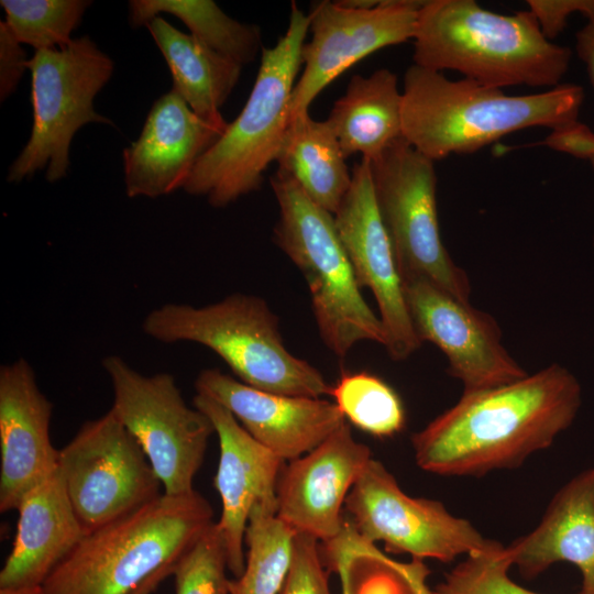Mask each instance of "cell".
I'll use <instances>...</instances> for the list:
<instances>
[{
    "label": "cell",
    "mask_w": 594,
    "mask_h": 594,
    "mask_svg": "<svg viewBox=\"0 0 594 594\" xmlns=\"http://www.w3.org/2000/svg\"><path fill=\"white\" fill-rule=\"evenodd\" d=\"M582 387L552 363L509 384L462 393L411 436L416 464L440 476L481 477L521 466L575 420Z\"/></svg>",
    "instance_id": "obj_1"
},
{
    "label": "cell",
    "mask_w": 594,
    "mask_h": 594,
    "mask_svg": "<svg viewBox=\"0 0 594 594\" xmlns=\"http://www.w3.org/2000/svg\"><path fill=\"white\" fill-rule=\"evenodd\" d=\"M402 125L405 140L431 161L471 154L528 128L558 130L578 121L583 88L559 85L548 91L509 96L499 88L413 64L404 76Z\"/></svg>",
    "instance_id": "obj_2"
},
{
    "label": "cell",
    "mask_w": 594,
    "mask_h": 594,
    "mask_svg": "<svg viewBox=\"0 0 594 594\" xmlns=\"http://www.w3.org/2000/svg\"><path fill=\"white\" fill-rule=\"evenodd\" d=\"M415 65L481 85L557 87L572 52L549 41L532 13L501 14L473 0H428L414 35Z\"/></svg>",
    "instance_id": "obj_3"
},
{
    "label": "cell",
    "mask_w": 594,
    "mask_h": 594,
    "mask_svg": "<svg viewBox=\"0 0 594 594\" xmlns=\"http://www.w3.org/2000/svg\"><path fill=\"white\" fill-rule=\"evenodd\" d=\"M197 491L162 494L152 503L86 534L42 584V594H128L175 564L212 525Z\"/></svg>",
    "instance_id": "obj_4"
},
{
    "label": "cell",
    "mask_w": 594,
    "mask_h": 594,
    "mask_svg": "<svg viewBox=\"0 0 594 594\" xmlns=\"http://www.w3.org/2000/svg\"><path fill=\"white\" fill-rule=\"evenodd\" d=\"M309 16L293 2L288 26L273 47H263L245 106L223 134L197 161L183 190L224 208L258 190L276 162L289 123V105L302 66Z\"/></svg>",
    "instance_id": "obj_5"
},
{
    "label": "cell",
    "mask_w": 594,
    "mask_h": 594,
    "mask_svg": "<svg viewBox=\"0 0 594 594\" xmlns=\"http://www.w3.org/2000/svg\"><path fill=\"white\" fill-rule=\"evenodd\" d=\"M163 343L195 342L218 354L240 382L260 391L301 397L330 395L331 385L306 360L284 344L278 318L264 299L231 294L202 307L165 304L142 323Z\"/></svg>",
    "instance_id": "obj_6"
},
{
    "label": "cell",
    "mask_w": 594,
    "mask_h": 594,
    "mask_svg": "<svg viewBox=\"0 0 594 594\" xmlns=\"http://www.w3.org/2000/svg\"><path fill=\"white\" fill-rule=\"evenodd\" d=\"M271 185L279 208L274 241L308 284L322 342L340 359L361 341L385 345L383 323L361 294L334 216L279 169Z\"/></svg>",
    "instance_id": "obj_7"
},
{
    "label": "cell",
    "mask_w": 594,
    "mask_h": 594,
    "mask_svg": "<svg viewBox=\"0 0 594 594\" xmlns=\"http://www.w3.org/2000/svg\"><path fill=\"white\" fill-rule=\"evenodd\" d=\"M31 72L33 125L29 141L9 167L7 180L20 183L45 169L55 183L66 177L69 147L76 132L88 123L112 124L95 110L97 94L110 80L114 64L84 35L61 48L35 51Z\"/></svg>",
    "instance_id": "obj_8"
},
{
    "label": "cell",
    "mask_w": 594,
    "mask_h": 594,
    "mask_svg": "<svg viewBox=\"0 0 594 594\" xmlns=\"http://www.w3.org/2000/svg\"><path fill=\"white\" fill-rule=\"evenodd\" d=\"M433 163L405 138L370 160L377 208L403 282L426 279L469 301V276L441 240Z\"/></svg>",
    "instance_id": "obj_9"
},
{
    "label": "cell",
    "mask_w": 594,
    "mask_h": 594,
    "mask_svg": "<svg viewBox=\"0 0 594 594\" xmlns=\"http://www.w3.org/2000/svg\"><path fill=\"white\" fill-rule=\"evenodd\" d=\"M102 366L113 391L111 408L141 446L163 494L194 492V477L215 432L210 419L187 406L169 373L144 375L119 355L106 356Z\"/></svg>",
    "instance_id": "obj_10"
},
{
    "label": "cell",
    "mask_w": 594,
    "mask_h": 594,
    "mask_svg": "<svg viewBox=\"0 0 594 594\" xmlns=\"http://www.w3.org/2000/svg\"><path fill=\"white\" fill-rule=\"evenodd\" d=\"M58 472L85 534L162 495L147 457L112 408L82 424L58 451Z\"/></svg>",
    "instance_id": "obj_11"
},
{
    "label": "cell",
    "mask_w": 594,
    "mask_h": 594,
    "mask_svg": "<svg viewBox=\"0 0 594 594\" xmlns=\"http://www.w3.org/2000/svg\"><path fill=\"white\" fill-rule=\"evenodd\" d=\"M344 509L364 539L381 541L387 552L409 554L416 560L449 563L491 541L471 521L452 515L440 501L407 495L374 458L355 481Z\"/></svg>",
    "instance_id": "obj_12"
},
{
    "label": "cell",
    "mask_w": 594,
    "mask_h": 594,
    "mask_svg": "<svg viewBox=\"0 0 594 594\" xmlns=\"http://www.w3.org/2000/svg\"><path fill=\"white\" fill-rule=\"evenodd\" d=\"M425 1L380 0L371 9L339 1H317L310 7L311 38L301 51L304 70L289 105V121L308 112L316 97L338 76L370 54L413 40Z\"/></svg>",
    "instance_id": "obj_13"
},
{
    "label": "cell",
    "mask_w": 594,
    "mask_h": 594,
    "mask_svg": "<svg viewBox=\"0 0 594 594\" xmlns=\"http://www.w3.org/2000/svg\"><path fill=\"white\" fill-rule=\"evenodd\" d=\"M404 290L419 340L443 352L447 373L461 382L463 393L528 375L503 345L501 327L492 315L426 279L404 280Z\"/></svg>",
    "instance_id": "obj_14"
},
{
    "label": "cell",
    "mask_w": 594,
    "mask_h": 594,
    "mask_svg": "<svg viewBox=\"0 0 594 594\" xmlns=\"http://www.w3.org/2000/svg\"><path fill=\"white\" fill-rule=\"evenodd\" d=\"M352 183L334 216L336 228L360 287L369 288L378 307L385 349L403 361L422 344L414 328L387 230L373 187L370 160L352 169Z\"/></svg>",
    "instance_id": "obj_15"
},
{
    "label": "cell",
    "mask_w": 594,
    "mask_h": 594,
    "mask_svg": "<svg viewBox=\"0 0 594 594\" xmlns=\"http://www.w3.org/2000/svg\"><path fill=\"white\" fill-rule=\"evenodd\" d=\"M372 459L346 421L310 452L285 462L276 487V515L295 534L324 543L344 522L346 497Z\"/></svg>",
    "instance_id": "obj_16"
},
{
    "label": "cell",
    "mask_w": 594,
    "mask_h": 594,
    "mask_svg": "<svg viewBox=\"0 0 594 594\" xmlns=\"http://www.w3.org/2000/svg\"><path fill=\"white\" fill-rule=\"evenodd\" d=\"M194 407L212 422L220 458L215 487L221 499L216 522L221 534L228 569L235 579L245 568V532L255 505L276 506V487L285 461L256 441L222 405L196 394Z\"/></svg>",
    "instance_id": "obj_17"
},
{
    "label": "cell",
    "mask_w": 594,
    "mask_h": 594,
    "mask_svg": "<svg viewBox=\"0 0 594 594\" xmlns=\"http://www.w3.org/2000/svg\"><path fill=\"white\" fill-rule=\"evenodd\" d=\"M195 388L226 407L256 441L285 462L310 452L345 422L334 403L260 391L218 369L202 370Z\"/></svg>",
    "instance_id": "obj_18"
},
{
    "label": "cell",
    "mask_w": 594,
    "mask_h": 594,
    "mask_svg": "<svg viewBox=\"0 0 594 594\" xmlns=\"http://www.w3.org/2000/svg\"><path fill=\"white\" fill-rule=\"evenodd\" d=\"M228 124L199 117L173 89L161 96L139 139L123 150L127 196L157 198L183 189L197 161Z\"/></svg>",
    "instance_id": "obj_19"
},
{
    "label": "cell",
    "mask_w": 594,
    "mask_h": 594,
    "mask_svg": "<svg viewBox=\"0 0 594 594\" xmlns=\"http://www.w3.org/2000/svg\"><path fill=\"white\" fill-rule=\"evenodd\" d=\"M53 405L23 358L0 367V512L18 509L24 496L55 474L58 451L50 426Z\"/></svg>",
    "instance_id": "obj_20"
},
{
    "label": "cell",
    "mask_w": 594,
    "mask_h": 594,
    "mask_svg": "<svg viewBox=\"0 0 594 594\" xmlns=\"http://www.w3.org/2000/svg\"><path fill=\"white\" fill-rule=\"evenodd\" d=\"M506 547L513 566L526 579L569 562L582 575L579 594H594V468L559 488L537 527Z\"/></svg>",
    "instance_id": "obj_21"
},
{
    "label": "cell",
    "mask_w": 594,
    "mask_h": 594,
    "mask_svg": "<svg viewBox=\"0 0 594 594\" xmlns=\"http://www.w3.org/2000/svg\"><path fill=\"white\" fill-rule=\"evenodd\" d=\"M16 510V534L0 571V588L42 586L86 534L58 470L30 491Z\"/></svg>",
    "instance_id": "obj_22"
},
{
    "label": "cell",
    "mask_w": 594,
    "mask_h": 594,
    "mask_svg": "<svg viewBox=\"0 0 594 594\" xmlns=\"http://www.w3.org/2000/svg\"><path fill=\"white\" fill-rule=\"evenodd\" d=\"M402 105L397 76L389 69L354 75L326 119L344 157L360 153L374 160L402 140Z\"/></svg>",
    "instance_id": "obj_23"
},
{
    "label": "cell",
    "mask_w": 594,
    "mask_h": 594,
    "mask_svg": "<svg viewBox=\"0 0 594 594\" xmlns=\"http://www.w3.org/2000/svg\"><path fill=\"white\" fill-rule=\"evenodd\" d=\"M163 54L175 90L199 117L223 119L220 108L237 86L242 67L161 15L145 25Z\"/></svg>",
    "instance_id": "obj_24"
},
{
    "label": "cell",
    "mask_w": 594,
    "mask_h": 594,
    "mask_svg": "<svg viewBox=\"0 0 594 594\" xmlns=\"http://www.w3.org/2000/svg\"><path fill=\"white\" fill-rule=\"evenodd\" d=\"M276 162L277 169L290 176L315 204L337 212L352 173L327 120H314L309 112L292 119Z\"/></svg>",
    "instance_id": "obj_25"
},
{
    "label": "cell",
    "mask_w": 594,
    "mask_h": 594,
    "mask_svg": "<svg viewBox=\"0 0 594 594\" xmlns=\"http://www.w3.org/2000/svg\"><path fill=\"white\" fill-rule=\"evenodd\" d=\"M128 8L132 28L146 25L161 13L173 14L191 35L241 66L253 62L263 50L258 25L231 19L211 0H131Z\"/></svg>",
    "instance_id": "obj_26"
},
{
    "label": "cell",
    "mask_w": 594,
    "mask_h": 594,
    "mask_svg": "<svg viewBox=\"0 0 594 594\" xmlns=\"http://www.w3.org/2000/svg\"><path fill=\"white\" fill-rule=\"evenodd\" d=\"M294 536L277 517L276 506L255 505L245 532V568L231 580V594H278L289 569Z\"/></svg>",
    "instance_id": "obj_27"
},
{
    "label": "cell",
    "mask_w": 594,
    "mask_h": 594,
    "mask_svg": "<svg viewBox=\"0 0 594 594\" xmlns=\"http://www.w3.org/2000/svg\"><path fill=\"white\" fill-rule=\"evenodd\" d=\"M330 396L344 419L374 437L389 438L405 428L406 413L399 395L376 375L342 374L331 386Z\"/></svg>",
    "instance_id": "obj_28"
},
{
    "label": "cell",
    "mask_w": 594,
    "mask_h": 594,
    "mask_svg": "<svg viewBox=\"0 0 594 594\" xmlns=\"http://www.w3.org/2000/svg\"><path fill=\"white\" fill-rule=\"evenodd\" d=\"M6 24L21 43L35 48L56 50L72 42L90 0H1Z\"/></svg>",
    "instance_id": "obj_29"
},
{
    "label": "cell",
    "mask_w": 594,
    "mask_h": 594,
    "mask_svg": "<svg viewBox=\"0 0 594 594\" xmlns=\"http://www.w3.org/2000/svg\"><path fill=\"white\" fill-rule=\"evenodd\" d=\"M507 547L498 541L471 552L453 566L431 591L432 594H540L512 580Z\"/></svg>",
    "instance_id": "obj_30"
},
{
    "label": "cell",
    "mask_w": 594,
    "mask_h": 594,
    "mask_svg": "<svg viewBox=\"0 0 594 594\" xmlns=\"http://www.w3.org/2000/svg\"><path fill=\"white\" fill-rule=\"evenodd\" d=\"M227 570L224 543L215 522L177 560L175 594H231Z\"/></svg>",
    "instance_id": "obj_31"
},
{
    "label": "cell",
    "mask_w": 594,
    "mask_h": 594,
    "mask_svg": "<svg viewBox=\"0 0 594 594\" xmlns=\"http://www.w3.org/2000/svg\"><path fill=\"white\" fill-rule=\"evenodd\" d=\"M319 541L295 534L288 572L278 594H332Z\"/></svg>",
    "instance_id": "obj_32"
},
{
    "label": "cell",
    "mask_w": 594,
    "mask_h": 594,
    "mask_svg": "<svg viewBox=\"0 0 594 594\" xmlns=\"http://www.w3.org/2000/svg\"><path fill=\"white\" fill-rule=\"evenodd\" d=\"M527 3L549 41L563 31L571 14L579 12L587 20L594 18V0H528Z\"/></svg>",
    "instance_id": "obj_33"
},
{
    "label": "cell",
    "mask_w": 594,
    "mask_h": 594,
    "mask_svg": "<svg viewBox=\"0 0 594 594\" xmlns=\"http://www.w3.org/2000/svg\"><path fill=\"white\" fill-rule=\"evenodd\" d=\"M26 52L4 21L0 22V100L11 96L28 69Z\"/></svg>",
    "instance_id": "obj_34"
},
{
    "label": "cell",
    "mask_w": 594,
    "mask_h": 594,
    "mask_svg": "<svg viewBox=\"0 0 594 594\" xmlns=\"http://www.w3.org/2000/svg\"><path fill=\"white\" fill-rule=\"evenodd\" d=\"M543 144L579 158L590 160L594 154V132L579 121L553 130Z\"/></svg>",
    "instance_id": "obj_35"
},
{
    "label": "cell",
    "mask_w": 594,
    "mask_h": 594,
    "mask_svg": "<svg viewBox=\"0 0 594 594\" xmlns=\"http://www.w3.org/2000/svg\"><path fill=\"white\" fill-rule=\"evenodd\" d=\"M576 53L585 63L588 77L594 87V18L576 33Z\"/></svg>",
    "instance_id": "obj_36"
},
{
    "label": "cell",
    "mask_w": 594,
    "mask_h": 594,
    "mask_svg": "<svg viewBox=\"0 0 594 594\" xmlns=\"http://www.w3.org/2000/svg\"><path fill=\"white\" fill-rule=\"evenodd\" d=\"M175 564L158 570L128 594H152L166 578L173 575Z\"/></svg>",
    "instance_id": "obj_37"
},
{
    "label": "cell",
    "mask_w": 594,
    "mask_h": 594,
    "mask_svg": "<svg viewBox=\"0 0 594 594\" xmlns=\"http://www.w3.org/2000/svg\"><path fill=\"white\" fill-rule=\"evenodd\" d=\"M0 594H42L41 586L20 587V588H0Z\"/></svg>",
    "instance_id": "obj_38"
},
{
    "label": "cell",
    "mask_w": 594,
    "mask_h": 594,
    "mask_svg": "<svg viewBox=\"0 0 594 594\" xmlns=\"http://www.w3.org/2000/svg\"><path fill=\"white\" fill-rule=\"evenodd\" d=\"M594 168V154L590 157L588 160ZM593 245H594V240H593Z\"/></svg>",
    "instance_id": "obj_39"
}]
</instances>
